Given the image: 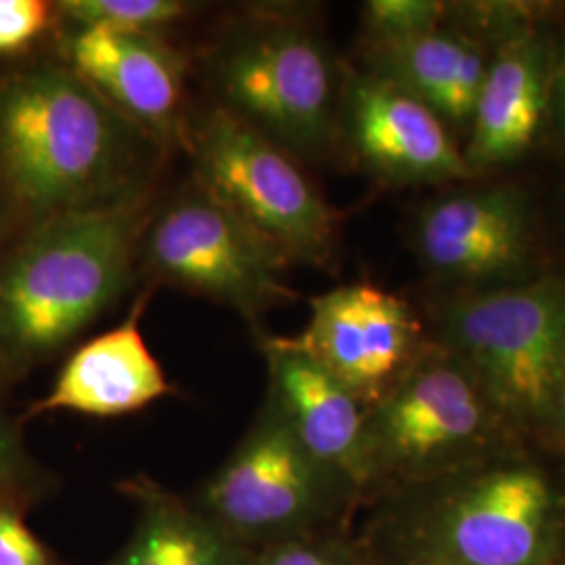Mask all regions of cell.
I'll return each instance as SVG.
<instances>
[{"label": "cell", "instance_id": "obj_23", "mask_svg": "<svg viewBox=\"0 0 565 565\" xmlns=\"http://www.w3.org/2000/svg\"><path fill=\"white\" fill-rule=\"evenodd\" d=\"M0 565H51L46 548L23 522L15 503H0Z\"/></svg>", "mask_w": 565, "mask_h": 565}, {"label": "cell", "instance_id": "obj_7", "mask_svg": "<svg viewBox=\"0 0 565 565\" xmlns=\"http://www.w3.org/2000/svg\"><path fill=\"white\" fill-rule=\"evenodd\" d=\"M289 264L193 181L151 207L137 245V273L235 308L249 323L296 298Z\"/></svg>", "mask_w": 565, "mask_h": 565}, {"label": "cell", "instance_id": "obj_28", "mask_svg": "<svg viewBox=\"0 0 565 565\" xmlns=\"http://www.w3.org/2000/svg\"><path fill=\"white\" fill-rule=\"evenodd\" d=\"M13 377V373H11V369L7 366L4 363V359L0 356V384H4V382H9Z\"/></svg>", "mask_w": 565, "mask_h": 565}, {"label": "cell", "instance_id": "obj_17", "mask_svg": "<svg viewBox=\"0 0 565 565\" xmlns=\"http://www.w3.org/2000/svg\"><path fill=\"white\" fill-rule=\"evenodd\" d=\"M492 44L452 18L443 28L394 44L363 46L364 72L401 86L455 132H465L484 84Z\"/></svg>", "mask_w": 565, "mask_h": 565}, {"label": "cell", "instance_id": "obj_19", "mask_svg": "<svg viewBox=\"0 0 565 565\" xmlns=\"http://www.w3.org/2000/svg\"><path fill=\"white\" fill-rule=\"evenodd\" d=\"M195 4L184 0H60L61 23L162 36L186 20Z\"/></svg>", "mask_w": 565, "mask_h": 565}, {"label": "cell", "instance_id": "obj_24", "mask_svg": "<svg viewBox=\"0 0 565 565\" xmlns=\"http://www.w3.org/2000/svg\"><path fill=\"white\" fill-rule=\"evenodd\" d=\"M548 128L565 147V34L562 41L555 42L548 95Z\"/></svg>", "mask_w": 565, "mask_h": 565}, {"label": "cell", "instance_id": "obj_14", "mask_svg": "<svg viewBox=\"0 0 565 565\" xmlns=\"http://www.w3.org/2000/svg\"><path fill=\"white\" fill-rule=\"evenodd\" d=\"M338 482L317 463L270 403L203 492L216 524L264 536L302 524Z\"/></svg>", "mask_w": 565, "mask_h": 565}, {"label": "cell", "instance_id": "obj_12", "mask_svg": "<svg viewBox=\"0 0 565 565\" xmlns=\"http://www.w3.org/2000/svg\"><path fill=\"white\" fill-rule=\"evenodd\" d=\"M55 55L163 151L186 149V57L162 36L61 23Z\"/></svg>", "mask_w": 565, "mask_h": 565}, {"label": "cell", "instance_id": "obj_22", "mask_svg": "<svg viewBox=\"0 0 565 565\" xmlns=\"http://www.w3.org/2000/svg\"><path fill=\"white\" fill-rule=\"evenodd\" d=\"M36 465L28 457L20 429L0 408V503H15L36 484Z\"/></svg>", "mask_w": 565, "mask_h": 565}, {"label": "cell", "instance_id": "obj_8", "mask_svg": "<svg viewBox=\"0 0 565 565\" xmlns=\"http://www.w3.org/2000/svg\"><path fill=\"white\" fill-rule=\"evenodd\" d=\"M425 518V565H543L564 534L565 503L539 465L494 457L455 471Z\"/></svg>", "mask_w": 565, "mask_h": 565}, {"label": "cell", "instance_id": "obj_20", "mask_svg": "<svg viewBox=\"0 0 565 565\" xmlns=\"http://www.w3.org/2000/svg\"><path fill=\"white\" fill-rule=\"evenodd\" d=\"M450 2L440 0H369L361 9L363 46L411 41L443 28Z\"/></svg>", "mask_w": 565, "mask_h": 565}, {"label": "cell", "instance_id": "obj_27", "mask_svg": "<svg viewBox=\"0 0 565 565\" xmlns=\"http://www.w3.org/2000/svg\"><path fill=\"white\" fill-rule=\"evenodd\" d=\"M21 233V223L18 212L11 203L7 189L0 182V252L13 242Z\"/></svg>", "mask_w": 565, "mask_h": 565}, {"label": "cell", "instance_id": "obj_1", "mask_svg": "<svg viewBox=\"0 0 565 565\" xmlns=\"http://www.w3.org/2000/svg\"><path fill=\"white\" fill-rule=\"evenodd\" d=\"M163 153L57 60L0 76V182L21 231L151 198Z\"/></svg>", "mask_w": 565, "mask_h": 565}, {"label": "cell", "instance_id": "obj_6", "mask_svg": "<svg viewBox=\"0 0 565 565\" xmlns=\"http://www.w3.org/2000/svg\"><path fill=\"white\" fill-rule=\"evenodd\" d=\"M505 429L511 427L471 371L434 340L366 413L369 480L455 473L482 463L492 459Z\"/></svg>", "mask_w": 565, "mask_h": 565}, {"label": "cell", "instance_id": "obj_4", "mask_svg": "<svg viewBox=\"0 0 565 565\" xmlns=\"http://www.w3.org/2000/svg\"><path fill=\"white\" fill-rule=\"evenodd\" d=\"M434 340L471 371L511 429L543 431L565 363V268L448 296Z\"/></svg>", "mask_w": 565, "mask_h": 565}, {"label": "cell", "instance_id": "obj_2", "mask_svg": "<svg viewBox=\"0 0 565 565\" xmlns=\"http://www.w3.org/2000/svg\"><path fill=\"white\" fill-rule=\"evenodd\" d=\"M151 198L30 224L0 252V356L13 377L55 356L137 277Z\"/></svg>", "mask_w": 565, "mask_h": 565}, {"label": "cell", "instance_id": "obj_11", "mask_svg": "<svg viewBox=\"0 0 565 565\" xmlns=\"http://www.w3.org/2000/svg\"><path fill=\"white\" fill-rule=\"evenodd\" d=\"M548 7L509 2L490 34V63L467 128L463 158L476 177L522 162L548 128L555 42Z\"/></svg>", "mask_w": 565, "mask_h": 565}, {"label": "cell", "instance_id": "obj_13", "mask_svg": "<svg viewBox=\"0 0 565 565\" xmlns=\"http://www.w3.org/2000/svg\"><path fill=\"white\" fill-rule=\"evenodd\" d=\"M338 141L385 186H440L473 179L445 120L401 86L352 72L343 84Z\"/></svg>", "mask_w": 565, "mask_h": 565}, {"label": "cell", "instance_id": "obj_21", "mask_svg": "<svg viewBox=\"0 0 565 565\" xmlns=\"http://www.w3.org/2000/svg\"><path fill=\"white\" fill-rule=\"evenodd\" d=\"M57 28V2L0 0V60L32 53L42 42L53 41Z\"/></svg>", "mask_w": 565, "mask_h": 565}, {"label": "cell", "instance_id": "obj_16", "mask_svg": "<svg viewBox=\"0 0 565 565\" xmlns=\"http://www.w3.org/2000/svg\"><path fill=\"white\" fill-rule=\"evenodd\" d=\"M151 291L149 285L120 324L72 352L46 396L28 411L30 417L61 411L105 419L121 417L174 392L142 338L141 319Z\"/></svg>", "mask_w": 565, "mask_h": 565}, {"label": "cell", "instance_id": "obj_10", "mask_svg": "<svg viewBox=\"0 0 565 565\" xmlns=\"http://www.w3.org/2000/svg\"><path fill=\"white\" fill-rule=\"evenodd\" d=\"M308 303L302 333L277 340L324 366L366 411L384 401L434 342L415 308L375 282H345Z\"/></svg>", "mask_w": 565, "mask_h": 565}, {"label": "cell", "instance_id": "obj_5", "mask_svg": "<svg viewBox=\"0 0 565 565\" xmlns=\"http://www.w3.org/2000/svg\"><path fill=\"white\" fill-rule=\"evenodd\" d=\"M193 181L287 264L331 268L342 216L277 142L214 105L191 121Z\"/></svg>", "mask_w": 565, "mask_h": 565}, {"label": "cell", "instance_id": "obj_25", "mask_svg": "<svg viewBox=\"0 0 565 565\" xmlns=\"http://www.w3.org/2000/svg\"><path fill=\"white\" fill-rule=\"evenodd\" d=\"M254 565H342V562L327 548L303 543H291L266 553Z\"/></svg>", "mask_w": 565, "mask_h": 565}, {"label": "cell", "instance_id": "obj_15", "mask_svg": "<svg viewBox=\"0 0 565 565\" xmlns=\"http://www.w3.org/2000/svg\"><path fill=\"white\" fill-rule=\"evenodd\" d=\"M260 348L270 380L268 403L279 411L303 450L338 482H369L366 406L303 352L282 345L277 338H263Z\"/></svg>", "mask_w": 565, "mask_h": 565}, {"label": "cell", "instance_id": "obj_9", "mask_svg": "<svg viewBox=\"0 0 565 565\" xmlns=\"http://www.w3.org/2000/svg\"><path fill=\"white\" fill-rule=\"evenodd\" d=\"M411 231L419 263L452 294L499 289L545 270L530 195L511 182L457 186L431 198Z\"/></svg>", "mask_w": 565, "mask_h": 565}, {"label": "cell", "instance_id": "obj_18", "mask_svg": "<svg viewBox=\"0 0 565 565\" xmlns=\"http://www.w3.org/2000/svg\"><path fill=\"white\" fill-rule=\"evenodd\" d=\"M141 520L116 565H239L223 525L147 482L135 484Z\"/></svg>", "mask_w": 565, "mask_h": 565}, {"label": "cell", "instance_id": "obj_26", "mask_svg": "<svg viewBox=\"0 0 565 565\" xmlns=\"http://www.w3.org/2000/svg\"><path fill=\"white\" fill-rule=\"evenodd\" d=\"M543 431L553 436L559 445L565 446V363L562 373H559L557 385L553 390V398H551Z\"/></svg>", "mask_w": 565, "mask_h": 565}, {"label": "cell", "instance_id": "obj_3", "mask_svg": "<svg viewBox=\"0 0 565 565\" xmlns=\"http://www.w3.org/2000/svg\"><path fill=\"white\" fill-rule=\"evenodd\" d=\"M205 63L216 105L296 160H319L338 142L345 74L302 9H247Z\"/></svg>", "mask_w": 565, "mask_h": 565}]
</instances>
